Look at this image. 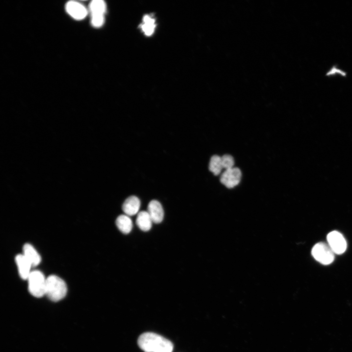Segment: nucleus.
Masks as SVG:
<instances>
[{"label": "nucleus", "mask_w": 352, "mask_h": 352, "mask_svg": "<svg viewBox=\"0 0 352 352\" xmlns=\"http://www.w3.org/2000/svg\"><path fill=\"white\" fill-rule=\"evenodd\" d=\"M22 254L30 263L32 266H37L41 262V258L39 254L34 247L29 243H26L24 245Z\"/></svg>", "instance_id": "obj_11"}, {"label": "nucleus", "mask_w": 352, "mask_h": 352, "mask_svg": "<svg viewBox=\"0 0 352 352\" xmlns=\"http://www.w3.org/2000/svg\"><path fill=\"white\" fill-rule=\"evenodd\" d=\"M116 225L123 233L129 234L132 228V222L129 216L126 215H119L116 220Z\"/></svg>", "instance_id": "obj_13"}, {"label": "nucleus", "mask_w": 352, "mask_h": 352, "mask_svg": "<svg viewBox=\"0 0 352 352\" xmlns=\"http://www.w3.org/2000/svg\"><path fill=\"white\" fill-rule=\"evenodd\" d=\"M329 245L335 254L343 253L347 248L346 241L343 235L336 231L329 233L327 237Z\"/></svg>", "instance_id": "obj_5"}, {"label": "nucleus", "mask_w": 352, "mask_h": 352, "mask_svg": "<svg viewBox=\"0 0 352 352\" xmlns=\"http://www.w3.org/2000/svg\"><path fill=\"white\" fill-rule=\"evenodd\" d=\"M27 280L28 290L35 297H41L45 295L46 278L40 271L33 270L30 273Z\"/></svg>", "instance_id": "obj_3"}, {"label": "nucleus", "mask_w": 352, "mask_h": 352, "mask_svg": "<svg viewBox=\"0 0 352 352\" xmlns=\"http://www.w3.org/2000/svg\"><path fill=\"white\" fill-rule=\"evenodd\" d=\"M66 285L61 278L52 275L46 278L45 295L50 300L59 301L66 296Z\"/></svg>", "instance_id": "obj_2"}, {"label": "nucleus", "mask_w": 352, "mask_h": 352, "mask_svg": "<svg viewBox=\"0 0 352 352\" xmlns=\"http://www.w3.org/2000/svg\"><path fill=\"white\" fill-rule=\"evenodd\" d=\"M153 222L147 211H142L137 214L136 224L141 230L143 231L150 230Z\"/></svg>", "instance_id": "obj_12"}, {"label": "nucleus", "mask_w": 352, "mask_h": 352, "mask_svg": "<svg viewBox=\"0 0 352 352\" xmlns=\"http://www.w3.org/2000/svg\"><path fill=\"white\" fill-rule=\"evenodd\" d=\"M311 254L316 261L324 265L331 264L334 259V253L330 246L323 242L314 245Z\"/></svg>", "instance_id": "obj_4"}, {"label": "nucleus", "mask_w": 352, "mask_h": 352, "mask_svg": "<svg viewBox=\"0 0 352 352\" xmlns=\"http://www.w3.org/2000/svg\"><path fill=\"white\" fill-rule=\"evenodd\" d=\"M140 207V201L136 196H132L128 198L122 205V210L128 216L136 214Z\"/></svg>", "instance_id": "obj_9"}, {"label": "nucleus", "mask_w": 352, "mask_h": 352, "mask_svg": "<svg viewBox=\"0 0 352 352\" xmlns=\"http://www.w3.org/2000/svg\"><path fill=\"white\" fill-rule=\"evenodd\" d=\"M223 168L226 170L233 168L234 160L233 157L229 154H225L221 157Z\"/></svg>", "instance_id": "obj_17"}, {"label": "nucleus", "mask_w": 352, "mask_h": 352, "mask_svg": "<svg viewBox=\"0 0 352 352\" xmlns=\"http://www.w3.org/2000/svg\"><path fill=\"white\" fill-rule=\"evenodd\" d=\"M104 22V15H91V24L96 27L101 26Z\"/></svg>", "instance_id": "obj_18"}, {"label": "nucleus", "mask_w": 352, "mask_h": 352, "mask_svg": "<svg viewBox=\"0 0 352 352\" xmlns=\"http://www.w3.org/2000/svg\"><path fill=\"white\" fill-rule=\"evenodd\" d=\"M139 348L145 352H172L173 344L168 339L154 333L145 332L137 340Z\"/></svg>", "instance_id": "obj_1"}, {"label": "nucleus", "mask_w": 352, "mask_h": 352, "mask_svg": "<svg viewBox=\"0 0 352 352\" xmlns=\"http://www.w3.org/2000/svg\"><path fill=\"white\" fill-rule=\"evenodd\" d=\"M67 13L77 20L84 19L88 15V10L81 3L76 1H69L66 5Z\"/></svg>", "instance_id": "obj_7"}, {"label": "nucleus", "mask_w": 352, "mask_h": 352, "mask_svg": "<svg viewBox=\"0 0 352 352\" xmlns=\"http://www.w3.org/2000/svg\"><path fill=\"white\" fill-rule=\"evenodd\" d=\"M15 259L20 276L22 279L27 280L31 272V264L23 254L17 255Z\"/></svg>", "instance_id": "obj_10"}, {"label": "nucleus", "mask_w": 352, "mask_h": 352, "mask_svg": "<svg viewBox=\"0 0 352 352\" xmlns=\"http://www.w3.org/2000/svg\"><path fill=\"white\" fill-rule=\"evenodd\" d=\"M89 10L91 15H104L106 10V5L102 0H93L89 3Z\"/></svg>", "instance_id": "obj_14"}, {"label": "nucleus", "mask_w": 352, "mask_h": 352, "mask_svg": "<svg viewBox=\"0 0 352 352\" xmlns=\"http://www.w3.org/2000/svg\"><path fill=\"white\" fill-rule=\"evenodd\" d=\"M241 176L242 173L240 169L233 167L225 170L220 176V181L227 188H232L240 183Z\"/></svg>", "instance_id": "obj_6"}, {"label": "nucleus", "mask_w": 352, "mask_h": 352, "mask_svg": "<svg viewBox=\"0 0 352 352\" xmlns=\"http://www.w3.org/2000/svg\"><path fill=\"white\" fill-rule=\"evenodd\" d=\"M155 24L154 20L149 15H146L143 18V24L141 28L147 36L151 35L154 32Z\"/></svg>", "instance_id": "obj_16"}, {"label": "nucleus", "mask_w": 352, "mask_h": 352, "mask_svg": "<svg viewBox=\"0 0 352 352\" xmlns=\"http://www.w3.org/2000/svg\"><path fill=\"white\" fill-rule=\"evenodd\" d=\"M148 213L155 223H160L164 218V211L160 203L156 200L151 201L148 206Z\"/></svg>", "instance_id": "obj_8"}, {"label": "nucleus", "mask_w": 352, "mask_h": 352, "mask_svg": "<svg viewBox=\"0 0 352 352\" xmlns=\"http://www.w3.org/2000/svg\"><path fill=\"white\" fill-rule=\"evenodd\" d=\"M222 169L221 157L217 155H213L209 162V170L217 176L220 173Z\"/></svg>", "instance_id": "obj_15"}]
</instances>
